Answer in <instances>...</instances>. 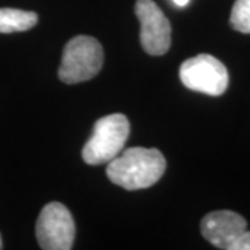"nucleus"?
I'll use <instances>...</instances> for the list:
<instances>
[{
    "instance_id": "nucleus-7",
    "label": "nucleus",
    "mask_w": 250,
    "mask_h": 250,
    "mask_svg": "<svg viewBox=\"0 0 250 250\" xmlns=\"http://www.w3.org/2000/svg\"><path fill=\"white\" fill-rule=\"evenodd\" d=\"M248 223L238 213L231 210H217L206 215L200 223L202 235L206 241L218 249L229 250L238 236L246 231Z\"/></svg>"
},
{
    "instance_id": "nucleus-9",
    "label": "nucleus",
    "mask_w": 250,
    "mask_h": 250,
    "mask_svg": "<svg viewBox=\"0 0 250 250\" xmlns=\"http://www.w3.org/2000/svg\"><path fill=\"white\" fill-rule=\"evenodd\" d=\"M229 22L235 31L242 34H250V0L235 1Z\"/></svg>"
},
{
    "instance_id": "nucleus-5",
    "label": "nucleus",
    "mask_w": 250,
    "mask_h": 250,
    "mask_svg": "<svg viewBox=\"0 0 250 250\" xmlns=\"http://www.w3.org/2000/svg\"><path fill=\"white\" fill-rule=\"evenodd\" d=\"M36 239L45 250H70L75 239V223L70 210L59 202L46 205L36 221Z\"/></svg>"
},
{
    "instance_id": "nucleus-12",
    "label": "nucleus",
    "mask_w": 250,
    "mask_h": 250,
    "mask_svg": "<svg viewBox=\"0 0 250 250\" xmlns=\"http://www.w3.org/2000/svg\"><path fill=\"white\" fill-rule=\"evenodd\" d=\"M3 248V241H1V235H0V249Z\"/></svg>"
},
{
    "instance_id": "nucleus-10",
    "label": "nucleus",
    "mask_w": 250,
    "mask_h": 250,
    "mask_svg": "<svg viewBox=\"0 0 250 250\" xmlns=\"http://www.w3.org/2000/svg\"><path fill=\"white\" fill-rule=\"evenodd\" d=\"M229 250H250V232L245 231L238 236V239L231 245Z\"/></svg>"
},
{
    "instance_id": "nucleus-4",
    "label": "nucleus",
    "mask_w": 250,
    "mask_h": 250,
    "mask_svg": "<svg viewBox=\"0 0 250 250\" xmlns=\"http://www.w3.org/2000/svg\"><path fill=\"white\" fill-rule=\"evenodd\" d=\"M181 82L188 89L210 96H221L228 88V70L211 54H197L181 64Z\"/></svg>"
},
{
    "instance_id": "nucleus-6",
    "label": "nucleus",
    "mask_w": 250,
    "mask_h": 250,
    "mask_svg": "<svg viewBox=\"0 0 250 250\" xmlns=\"http://www.w3.org/2000/svg\"><path fill=\"white\" fill-rule=\"evenodd\" d=\"M135 14L141 22V43L145 52L163 56L171 45L170 21L153 0H136Z\"/></svg>"
},
{
    "instance_id": "nucleus-2",
    "label": "nucleus",
    "mask_w": 250,
    "mask_h": 250,
    "mask_svg": "<svg viewBox=\"0 0 250 250\" xmlns=\"http://www.w3.org/2000/svg\"><path fill=\"white\" fill-rule=\"evenodd\" d=\"M103 47L98 39L78 35L67 42L59 68L64 83H80L95 78L103 67Z\"/></svg>"
},
{
    "instance_id": "nucleus-3",
    "label": "nucleus",
    "mask_w": 250,
    "mask_h": 250,
    "mask_svg": "<svg viewBox=\"0 0 250 250\" xmlns=\"http://www.w3.org/2000/svg\"><path fill=\"white\" fill-rule=\"evenodd\" d=\"M129 136V121L124 114H110L95 123L93 134L82 149V159L89 166L106 164L117 157Z\"/></svg>"
},
{
    "instance_id": "nucleus-8",
    "label": "nucleus",
    "mask_w": 250,
    "mask_h": 250,
    "mask_svg": "<svg viewBox=\"0 0 250 250\" xmlns=\"http://www.w3.org/2000/svg\"><path fill=\"white\" fill-rule=\"evenodd\" d=\"M38 16L34 11L18 9H0V34L22 32L34 28Z\"/></svg>"
},
{
    "instance_id": "nucleus-11",
    "label": "nucleus",
    "mask_w": 250,
    "mask_h": 250,
    "mask_svg": "<svg viewBox=\"0 0 250 250\" xmlns=\"http://www.w3.org/2000/svg\"><path fill=\"white\" fill-rule=\"evenodd\" d=\"M174 3L179 6V7H185L188 3H189V0H174Z\"/></svg>"
},
{
    "instance_id": "nucleus-1",
    "label": "nucleus",
    "mask_w": 250,
    "mask_h": 250,
    "mask_svg": "<svg viewBox=\"0 0 250 250\" xmlns=\"http://www.w3.org/2000/svg\"><path fill=\"white\" fill-rule=\"evenodd\" d=\"M107 164L108 179L128 190L153 187L167 167L163 153L147 147H129Z\"/></svg>"
}]
</instances>
